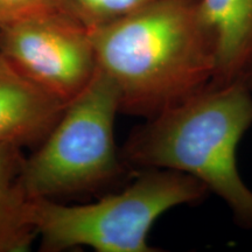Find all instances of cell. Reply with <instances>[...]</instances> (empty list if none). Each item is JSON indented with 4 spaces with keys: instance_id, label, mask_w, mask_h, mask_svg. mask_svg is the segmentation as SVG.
<instances>
[{
    "instance_id": "4",
    "label": "cell",
    "mask_w": 252,
    "mask_h": 252,
    "mask_svg": "<svg viewBox=\"0 0 252 252\" xmlns=\"http://www.w3.org/2000/svg\"><path fill=\"white\" fill-rule=\"evenodd\" d=\"M121 112L115 82L102 69L63 110L36 152L26 158L21 180L31 198H54L102 187L126 166L115 140Z\"/></svg>"
},
{
    "instance_id": "2",
    "label": "cell",
    "mask_w": 252,
    "mask_h": 252,
    "mask_svg": "<svg viewBox=\"0 0 252 252\" xmlns=\"http://www.w3.org/2000/svg\"><path fill=\"white\" fill-rule=\"evenodd\" d=\"M252 126V90L244 78L210 83L132 131L122 147L126 168L169 169L206 185L252 229V190L237 168V147Z\"/></svg>"
},
{
    "instance_id": "1",
    "label": "cell",
    "mask_w": 252,
    "mask_h": 252,
    "mask_svg": "<svg viewBox=\"0 0 252 252\" xmlns=\"http://www.w3.org/2000/svg\"><path fill=\"white\" fill-rule=\"evenodd\" d=\"M89 32L126 115L153 117L214 80L215 43L198 0H162Z\"/></svg>"
},
{
    "instance_id": "10",
    "label": "cell",
    "mask_w": 252,
    "mask_h": 252,
    "mask_svg": "<svg viewBox=\"0 0 252 252\" xmlns=\"http://www.w3.org/2000/svg\"><path fill=\"white\" fill-rule=\"evenodd\" d=\"M60 9L61 0H0V27Z\"/></svg>"
},
{
    "instance_id": "9",
    "label": "cell",
    "mask_w": 252,
    "mask_h": 252,
    "mask_svg": "<svg viewBox=\"0 0 252 252\" xmlns=\"http://www.w3.org/2000/svg\"><path fill=\"white\" fill-rule=\"evenodd\" d=\"M162 0H61L62 9L88 30L103 26Z\"/></svg>"
},
{
    "instance_id": "7",
    "label": "cell",
    "mask_w": 252,
    "mask_h": 252,
    "mask_svg": "<svg viewBox=\"0 0 252 252\" xmlns=\"http://www.w3.org/2000/svg\"><path fill=\"white\" fill-rule=\"evenodd\" d=\"M215 43L214 84L244 78L252 63V0H198Z\"/></svg>"
},
{
    "instance_id": "5",
    "label": "cell",
    "mask_w": 252,
    "mask_h": 252,
    "mask_svg": "<svg viewBox=\"0 0 252 252\" xmlns=\"http://www.w3.org/2000/svg\"><path fill=\"white\" fill-rule=\"evenodd\" d=\"M0 53L64 106L98 69L89 30L63 9L0 27Z\"/></svg>"
},
{
    "instance_id": "11",
    "label": "cell",
    "mask_w": 252,
    "mask_h": 252,
    "mask_svg": "<svg viewBox=\"0 0 252 252\" xmlns=\"http://www.w3.org/2000/svg\"><path fill=\"white\" fill-rule=\"evenodd\" d=\"M244 80L247 81V83L249 84V87H250V88H251V90H252V63H251L250 68H249V70H248V72H247V75H245Z\"/></svg>"
},
{
    "instance_id": "3",
    "label": "cell",
    "mask_w": 252,
    "mask_h": 252,
    "mask_svg": "<svg viewBox=\"0 0 252 252\" xmlns=\"http://www.w3.org/2000/svg\"><path fill=\"white\" fill-rule=\"evenodd\" d=\"M206 185L169 169H143L122 193L80 206L33 198L40 250L89 247L98 252H157L147 237L153 223L172 208L204 200Z\"/></svg>"
},
{
    "instance_id": "8",
    "label": "cell",
    "mask_w": 252,
    "mask_h": 252,
    "mask_svg": "<svg viewBox=\"0 0 252 252\" xmlns=\"http://www.w3.org/2000/svg\"><path fill=\"white\" fill-rule=\"evenodd\" d=\"M25 159L20 146L0 144V252H26L37 237L33 198L21 180Z\"/></svg>"
},
{
    "instance_id": "6",
    "label": "cell",
    "mask_w": 252,
    "mask_h": 252,
    "mask_svg": "<svg viewBox=\"0 0 252 252\" xmlns=\"http://www.w3.org/2000/svg\"><path fill=\"white\" fill-rule=\"evenodd\" d=\"M64 108L0 53V144L40 145Z\"/></svg>"
}]
</instances>
